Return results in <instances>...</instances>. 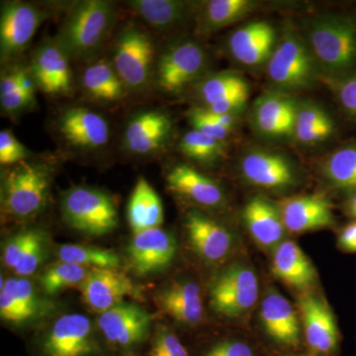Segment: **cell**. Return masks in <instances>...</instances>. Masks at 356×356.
<instances>
[{
  "label": "cell",
  "mask_w": 356,
  "mask_h": 356,
  "mask_svg": "<svg viewBox=\"0 0 356 356\" xmlns=\"http://www.w3.org/2000/svg\"><path fill=\"white\" fill-rule=\"evenodd\" d=\"M248 92H250V89L241 91V92L229 96L220 102L212 103L202 108L215 114L236 115L238 112L242 111L245 108L248 99Z\"/></svg>",
  "instance_id": "obj_45"
},
{
  "label": "cell",
  "mask_w": 356,
  "mask_h": 356,
  "mask_svg": "<svg viewBox=\"0 0 356 356\" xmlns=\"http://www.w3.org/2000/svg\"><path fill=\"white\" fill-rule=\"evenodd\" d=\"M172 119L161 111L136 115L126 127L124 143L130 153L147 156L158 152L172 132Z\"/></svg>",
  "instance_id": "obj_18"
},
{
  "label": "cell",
  "mask_w": 356,
  "mask_h": 356,
  "mask_svg": "<svg viewBox=\"0 0 356 356\" xmlns=\"http://www.w3.org/2000/svg\"><path fill=\"white\" fill-rule=\"evenodd\" d=\"M128 221L135 235L147 229H158L163 222L161 198L145 178L138 179L131 194Z\"/></svg>",
  "instance_id": "obj_28"
},
{
  "label": "cell",
  "mask_w": 356,
  "mask_h": 356,
  "mask_svg": "<svg viewBox=\"0 0 356 356\" xmlns=\"http://www.w3.org/2000/svg\"><path fill=\"white\" fill-rule=\"evenodd\" d=\"M243 220L254 240L264 247L277 245L284 235L280 209L266 199H250L243 209Z\"/></svg>",
  "instance_id": "obj_25"
},
{
  "label": "cell",
  "mask_w": 356,
  "mask_h": 356,
  "mask_svg": "<svg viewBox=\"0 0 356 356\" xmlns=\"http://www.w3.org/2000/svg\"><path fill=\"white\" fill-rule=\"evenodd\" d=\"M158 302L159 307L177 322L194 325L202 320L203 303L196 283H175L159 293Z\"/></svg>",
  "instance_id": "obj_27"
},
{
  "label": "cell",
  "mask_w": 356,
  "mask_h": 356,
  "mask_svg": "<svg viewBox=\"0 0 356 356\" xmlns=\"http://www.w3.org/2000/svg\"><path fill=\"white\" fill-rule=\"evenodd\" d=\"M83 86L86 92L98 102H118L125 95V84L113 64L106 60L88 65L83 74Z\"/></svg>",
  "instance_id": "obj_32"
},
{
  "label": "cell",
  "mask_w": 356,
  "mask_h": 356,
  "mask_svg": "<svg viewBox=\"0 0 356 356\" xmlns=\"http://www.w3.org/2000/svg\"><path fill=\"white\" fill-rule=\"evenodd\" d=\"M308 46L320 72L332 81L356 72V20L351 16L315 18L309 25Z\"/></svg>",
  "instance_id": "obj_1"
},
{
  "label": "cell",
  "mask_w": 356,
  "mask_h": 356,
  "mask_svg": "<svg viewBox=\"0 0 356 356\" xmlns=\"http://www.w3.org/2000/svg\"><path fill=\"white\" fill-rule=\"evenodd\" d=\"M154 48L151 38L139 28H126L114 47L113 64L126 88H146L153 70Z\"/></svg>",
  "instance_id": "obj_6"
},
{
  "label": "cell",
  "mask_w": 356,
  "mask_h": 356,
  "mask_svg": "<svg viewBox=\"0 0 356 356\" xmlns=\"http://www.w3.org/2000/svg\"><path fill=\"white\" fill-rule=\"evenodd\" d=\"M58 132L76 149L95 151L108 143V122L102 115L84 107H72L58 119Z\"/></svg>",
  "instance_id": "obj_12"
},
{
  "label": "cell",
  "mask_w": 356,
  "mask_h": 356,
  "mask_svg": "<svg viewBox=\"0 0 356 356\" xmlns=\"http://www.w3.org/2000/svg\"><path fill=\"white\" fill-rule=\"evenodd\" d=\"M210 305L226 317H238L254 306L259 297V281L252 269L233 266L213 280Z\"/></svg>",
  "instance_id": "obj_7"
},
{
  "label": "cell",
  "mask_w": 356,
  "mask_h": 356,
  "mask_svg": "<svg viewBox=\"0 0 356 356\" xmlns=\"http://www.w3.org/2000/svg\"><path fill=\"white\" fill-rule=\"evenodd\" d=\"M241 166L248 181L262 188H287L296 179L291 163L278 154L250 152L243 159Z\"/></svg>",
  "instance_id": "obj_21"
},
{
  "label": "cell",
  "mask_w": 356,
  "mask_h": 356,
  "mask_svg": "<svg viewBox=\"0 0 356 356\" xmlns=\"http://www.w3.org/2000/svg\"><path fill=\"white\" fill-rule=\"evenodd\" d=\"M44 236L38 231L31 229L29 241L23 248L18 257L14 273L20 276L31 275L38 269L40 264L44 261Z\"/></svg>",
  "instance_id": "obj_39"
},
{
  "label": "cell",
  "mask_w": 356,
  "mask_h": 356,
  "mask_svg": "<svg viewBox=\"0 0 356 356\" xmlns=\"http://www.w3.org/2000/svg\"><path fill=\"white\" fill-rule=\"evenodd\" d=\"M274 275L289 286L306 288L313 284L316 270L308 257L292 241L278 245L273 254Z\"/></svg>",
  "instance_id": "obj_26"
},
{
  "label": "cell",
  "mask_w": 356,
  "mask_h": 356,
  "mask_svg": "<svg viewBox=\"0 0 356 356\" xmlns=\"http://www.w3.org/2000/svg\"><path fill=\"white\" fill-rule=\"evenodd\" d=\"M278 209L285 229L301 234L331 228L334 224L332 203L323 196H297L281 201Z\"/></svg>",
  "instance_id": "obj_16"
},
{
  "label": "cell",
  "mask_w": 356,
  "mask_h": 356,
  "mask_svg": "<svg viewBox=\"0 0 356 356\" xmlns=\"http://www.w3.org/2000/svg\"><path fill=\"white\" fill-rule=\"evenodd\" d=\"M179 149L187 158L201 163H212L224 156L225 142L193 129L184 134Z\"/></svg>",
  "instance_id": "obj_37"
},
{
  "label": "cell",
  "mask_w": 356,
  "mask_h": 356,
  "mask_svg": "<svg viewBox=\"0 0 356 356\" xmlns=\"http://www.w3.org/2000/svg\"><path fill=\"white\" fill-rule=\"evenodd\" d=\"M206 356H254L252 348L240 341H228L218 344Z\"/></svg>",
  "instance_id": "obj_47"
},
{
  "label": "cell",
  "mask_w": 356,
  "mask_h": 356,
  "mask_svg": "<svg viewBox=\"0 0 356 356\" xmlns=\"http://www.w3.org/2000/svg\"><path fill=\"white\" fill-rule=\"evenodd\" d=\"M188 117L194 130H197L215 139L225 140L233 131L232 129L224 127L214 119L211 118L203 108L191 110Z\"/></svg>",
  "instance_id": "obj_42"
},
{
  "label": "cell",
  "mask_w": 356,
  "mask_h": 356,
  "mask_svg": "<svg viewBox=\"0 0 356 356\" xmlns=\"http://www.w3.org/2000/svg\"><path fill=\"white\" fill-rule=\"evenodd\" d=\"M60 261L69 262L92 269H117L120 259L112 250L88 245H64L57 250Z\"/></svg>",
  "instance_id": "obj_34"
},
{
  "label": "cell",
  "mask_w": 356,
  "mask_h": 356,
  "mask_svg": "<svg viewBox=\"0 0 356 356\" xmlns=\"http://www.w3.org/2000/svg\"><path fill=\"white\" fill-rule=\"evenodd\" d=\"M35 86L36 81L31 72H26L19 88L9 95L0 96L2 111L6 114H16L31 107L35 103Z\"/></svg>",
  "instance_id": "obj_40"
},
{
  "label": "cell",
  "mask_w": 356,
  "mask_h": 356,
  "mask_svg": "<svg viewBox=\"0 0 356 356\" xmlns=\"http://www.w3.org/2000/svg\"><path fill=\"white\" fill-rule=\"evenodd\" d=\"M151 356H189L184 344L173 332L161 330L154 339Z\"/></svg>",
  "instance_id": "obj_43"
},
{
  "label": "cell",
  "mask_w": 356,
  "mask_h": 356,
  "mask_svg": "<svg viewBox=\"0 0 356 356\" xmlns=\"http://www.w3.org/2000/svg\"><path fill=\"white\" fill-rule=\"evenodd\" d=\"M151 320L149 314L140 306L121 302L100 314L97 323L103 336L110 343L127 348L146 339Z\"/></svg>",
  "instance_id": "obj_10"
},
{
  "label": "cell",
  "mask_w": 356,
  "mask_h": 356,
  "mask_svg": "<svg viewBox=\"0 0 356 356\" xmlns=\"http://www.w3.org/2000/svg\"><path fill=\"white\" fill-rule=\"evenodd\" d=\"M339 243L346 252H356V221L344 227L339 235Z\"/></svg>",
  "instance_id": "obj_48"
},
{
  "label": "cell",
  "mask_w": 356,
  "mask_h": 356,
  "mask_svg": "<svg viewBox=\"0 0 356 356\" xmlns=\"http://www.w3.org/2000/svg\"><path fill=\"white\" fill-rule=\"evenodd\" d=\"M276 43V32L273 26L264 21H255L231 35L229 49L238 63L254 67L269 60Z\"/></svg>",
  "instance_id": "obj_19"
},
{
  "label": "cell",
  "mask_w": 356,
  "mask_h": 356,
  "mask_svg": "<svg viewBox=\"0 0 356 356\" xmlns=\"http://www.w3.org/2000/svg\"><path fill=\"white\" fill-rule=\"evenodd\" d=\"M39 303L31 282L25 278H10L0 293V316L14 324L26 322L36 315Z\"/></svg>",
  "instance_id": "obj_29"
},
{
  "label": "cell",
  "mask_w": 356,
  "mask_h": 356,
  "mask_svg": "<svg viewBox=\"0 0 356 356\" xmlns=\"http://www.w3.org/2000/svg\"><path fill=\"white\" fill-rule=\"evenodd\" d=\"M325 175L337 188L356 191V145L339 147L325 163Z\"/></svg>",
  "instance_id": "obj_35"
},
{
  "label": "cell",
  "mask_w": 356,
  "mask_h": 356,
  "mask_svg": "<svg viewBox=\"0 0 356 356\" xmlns=\"http://www.w3.org/2000/svg\"><path fill=\"white\" fill-rule=\"evenodd\" d=\"M88 273L86 267L60 261L44 273L41 277V285L44 292L55 294L65 288L76 285L81 286Z\"/></svg>",
  "instance_id": "obj_38"
},
{
  "label": "cell",
  "mask_w": 356,
  "mask_h": 356,
  "mask_svg": "<svg viewBox=\"0 0 356 356\" xmlns=\"http://www.w3.org/2000/svg\"><path fill=\"white\" fill-rule=\"evenodd\" d=\"M29 151L8 130L0 132V163L1 165H18L29 156Z\"/></svg>",
  "instance_id": "obj_41"
},
{
  "label": "cell",
  "mask_w": 356,
  "mask_h": 356,
  "mask_svg": "<svg viewBox=\"0 0 356 356\" xmlns=\"http://www.w3.org/2000/svg\"><path fill=\"white\" fill-rule=\"evenodd\" d=\"M318 67L308 44L292 30L278 40L267 64L271 83L282 90H299L315 83Z\"/></svg>",
  "instance_id": "obj_3"
},
{
  "label": "cell",
  "mask_w": 356,
  "mask_h": 356,
  "mask_svg": "<svg viewBox=\"0 0 356 356\" xmlns=\"http://www.w3.org/2000/svg\"><path fill=\"white\" fill-rule=\"evenodd\" d=\"M128 6L159 31H168L182 24L191 16L193 6L177 0H132Z\"/></svg>",
  "instance_id": "obj_30"
},
{
  "label": "cell",
  "mask_w": 356,
  "mask_h": 356,
  "mask_svg": "<svg viewBox=\"0 0 356 356\" xmlns=\"http://www.w3.org/2000/svg\"><path fill=\"white\" fill-rule=\"evenodd\" d=\"M257 6V2L250 0H211L205 2L199 13V32L211 34L234 24L252 13Z\"/></svg>",
  "instance_id": "obj_31"
},
{
  "label": "cell",
  "mask_w": 356,
  "mask_h": 356,
  "mask_svg": "<svg viewBox=\"0 0 356 356\" xmlns=\"http://www.w3.org/2000/svg\"><path fill=\"white\" fill-rule=\"evenodd\" d=\"M261 317L267 334L287 346L299 343L300 324L296 312L282 295L273 292L261 304Z\"/></svg>",
  "instance_id": "obj_24"
},
{
  "label": "cell",
  "mask_w": 356,
  "mask_h": 356,
  "mask_svg": "<svg viewBox=\"0 0 356 356\" xmlns=\"http://www.w3.org/2000/svg\"><path fill=\"white\" fill-rule=\"evenodd\" d=\"M299 305L309 346L318 353H332L339 341V330L329 305L315 295L301 297Z\"/></svg>",
  "instance_id": "obj_20"
},
{
  "label": "cell",
  "mask_w": 356,
  "mask_h": 356,
  "mask_svg": "<svg viewBox=\"0 0 356 356\" xmlns=\"http://www.w3.org/2000/svg\"><path fill=\"white\" fill-rule=\"evenodd\" d=\"M69 58L58 42L42 44L35 51L30 72L42 91L51 95L70 92L72 72Z\"/></svg>",
  "instance_id": "obj_14"
},
{
  "label": "cell",
  "mask_w": 356,
  "mask_h": 356,
  "mask_svg": "<svg viewBox=\"0 0 356 356\" xmlns=\"http://www.w3.org/2000/svg\"><path fill=\"white\" fill-rule=\"evenodd\" d=\"M44 19L43 11L32 4L20 1L2 4L0 18L1 60L4 62L24 50Z\"/></svg>",
  "instance_id": "obj_9"
},
{
  "label": "cell",
  "mask_w": 356,
  "mask_h": 356,
  "mask_svg": "<svg viewBox=\"0 0 356 356\" xmlns=\"http://www.w3.org/2000/svg\"><path fill=\"white\" fill-rule=\"evenodd\" d=\"M247 81L235 72H220L206 79L198 88L199 96L205 106L241 91L248 90Z\"/></svg>",
  "instance_id": "obj_36"
},
{
  "label": "cell",
  "mask_w": 356,
  "mask_h": 356,
  "mask_svg": "<svg viewBox=\"0 0 356 356\" xmlns=\"http://www.w3.org/2000/svg\"><path fill=\"white\" fill-rule=\"evenodd\" d=\"M166 181L170 191L199 205L216 207L224 199L221 187L214 180L189 165L175 166L168 173Z\"/></svg>",
  "instance_id": "obj_23"
},
{
  "label": "cell",
  "mask_w": 356,
  "mask_h": 356,
  "mask_svg": "<svg viewBox=\"0 0 356 356\" xmlns=\"http://www.w3.org/2000/svg\"><path fill=\"white\" fill-rule=\"evenodd\" d=\"M346 210H348V215H350V217L356 219V191H355L353 195L351 196L350 200H348Z\"/></svg>",
  "instance_id": "obj_49"
},
{
  "label": "cell",
  "mask_w": 356,
  "mask_h": 356,
  "mask_svg": "<svg viewBox=\"0 0 356 356\" xmlns=\"http://www.w3.org/2000/svg\"><path fill=\"white\" fill-rule=\"evenodd\" d=\"M177 241L165 229H152L134 236L128 248L129 259L139 276L163 270L175 259Z\"/></svg>",
  "instance_id": "obj_11"
},
{
  "label": "cell",
  "mask_w": 356,
  "mask_h": 356,
  "mask_svg": "<svg viewBox=\"0 0 356 356\" xmlns=\"http://www.w3.org/2000/svg\"><path fill=\"white\" fill-rule=\"evenodd\" d=\"M65 219L72 228L89 236H103L118 226V213L104 192L76 186L65 194L62 202Z\"/></svg>",
  "instance_id": "obj_4"
},
{
  "label": "cell",
  "mask_w": 356,
  "mask_h": 356,
  "mask_svg": "<svg viewBox=\"0 0 356 356\" xmlns=\"http://www.w3.org/2000/svg\"><path fill=\"white\" fill-rule=\"evenodd\" d=\"M50 175L44 166L18 163L4 177L2 204L9 214L27 218L40 212L48 200Z\"/></svg>",
  "instance_id": "obj_5"
},
{
  "label": "cell",
  "mask_w": 356,
  "mask_h": 356,
  "mask_svg": "<svg viewBox=\"0 0 356 356\" xmlns=\"http://www.w3.org/2000/svg\"><path fill=\"white\" fill-rule=\"evenodd\" d=\"M207 54L194 41H182L166 49L158 64L159 88L177 95L202 74L207 65Z\"/></svg>",
  "instance_id": "obj_8"
},
{
  "label": "cell",
  "mask_w": 356,
  "mask_h": 356,
  "mask_svg": "<svg viewBox=\"0 0 356 356\" xmlns=\"http://www.w3.org/2000/svg\"><path fill=\"white\" fill-rule=\"evenodd\" d=\"M90 321L81 314L58 318L44 339L48 356H88L95 350Z\"/></svg>",
  "instance_id": "obj_13"
},
{
  "label": "cell",
  "mask_w": 356,
  "mask_h": 356,
  "mask_svg": "<svg viewBox=\"0 0 356 356\" xmlns=\"http://www.w3.org/2000/svg\"><path fill=\"white\" fill-rule=\"evenodd\" d=\"M336 125L325 110L311 103L299 105L295 119L294 137L303 145L324 142L334 132Z\"/></svg>",
  "instance_id": "obj_33"
},
{
  "label": "cell",
  "mask_w": 356,
  "mask_h": 356,
  "mask_svg": "<svg viewBox=\"0 0 356 356\" xmlns=\"http://www.w3.org/2000/svg\"><path fill=\"white\" fill-rule=\"evenodd\" d=\"M298 104L285 93H266L254 105L252 120L259 134L267 138L294 135Z\"/></svg>",
  "instance_id": "obj_17"
},
{
  "label": "cell",
  "mask_w": 356,
  "mask_h": 356,
  "mask_svg": "<svg viewBox=\"0 0 356 356\" xmlns=\"http://www.w3.org/2000/svg\"><path fill=\"white\" fill-rule=\"evenodd\" d=\"M79 288L84 302L98 314L108 311L137 291L132 281L116 269H91Z\"/></svg>",
  "instance_id": "obj_15"
},
{
  "label": "cell",
  "mask_w": 356,
  "mask_h": 356,
  "mask_svg": "<svg viewBox=\"0 0 356 356\" xmlns=\"http://www.w3.org/2000/svg\"><path fill=\"white\" fill-rule=\"evenodd\" d=\"M334 83L341 107L351 116L356 117V72Z\"/></svg>",
  "instance_id": "obj_44"
},
{
  "label": "cell",
  "mask_w": 356,
  "mask_h": 356,
  "mask_svg": "<svg viewBox=\"0 0 356 356\" xmlns=\"http://www.w3.org/2000/svg\"><path fill=\"white\" fill-rule=\"evenodd\" d=\"M114 6L104 0L77 2L60 27L58 43L70 57L89 58L102 48L114 20Z\"/></svg>",
  "instance_id": "obj_2"
},
{
  "label": "cell",
  "mask_w": 356,
  "mask_h": 356,
  "mask_svg": "<svg viewBox=\"0 0 356 356\" xmlns=\"http://www.w3.org/2000/svg\"><path fill=\"white\" fill-rule=\"evenodd\" d=\"M186 229L192 248L208 261H219L229 254L231 234L224 227L201 213H189Z\"/></svg>",
  "instance_id": "obj_22"
},
{
  "label": "cell",
  "mask_w": 356,
  "mask_h": 356,
  "mask_svg": "<svg viewBox=\"0 0 356 356\" xmlns=\"http://www.w3.org/2000/svg\"><path fill=\"white\" fill-rule=\"evenodd\" d=\"M30 235H31V229L20 232L17 235L13 236L6 243L3 252V261L7 267L10 269L15 267L21 252L29 241Z\"/></svg>",
  "instance_id": "obj_46"
}]
</instances>
